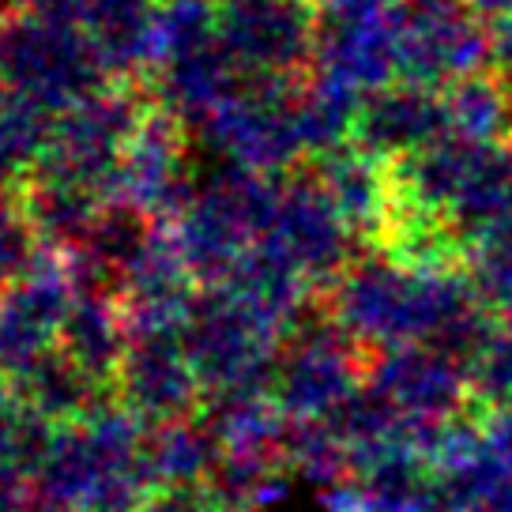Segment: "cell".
Instances as JSON below:
<instances>
[{
  "instance_id": "obj_1",
  "label": "cell",
  "mask_w": 512,
  "mask_h": 512,
  "mask_svg": "<svg viewBox=\"0 0 512 512\" xmlns=\"http://www.w3.org/2000/svg\"><path fill=\"white\" fill-rule=\"evenodd\" d=\"M369 388L415 422H448L479 407L471 369L430 343H403L381 351L369 366Z\"/></svg>"
},
{
  "instance_id": "obj_2",
  "label": "cell",
  "mask_w": 512,
  "mask_h": 512,
  "mask_svg": "<svg viewBox=\"0 0 512 512\" xmlns=\"http://www.w3.org/2000/svg\"><path fill=\"white\" fill-rule=\"evenodd\" d=\"M482 437L486 448L494 452V460L512 475V407L505 411H482Z\"/></svg>"
},
{
  "instance_id": "obj_3",
  "label": "cell",
  "mask_w": 512,
  "mask_h": 512,
  "mask_svg": "<svg viewBox=\"0 0 512 512\" xmlns=\"http://www.w3.org/2000/svg\"><path fill=\"white\" fill-rule=\"evenodd\" d=\"M482 512H512V475L501 479V486L490 494V501H486V509Z\"/></svg>"
}]
</instances>
